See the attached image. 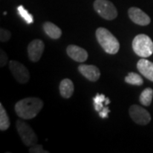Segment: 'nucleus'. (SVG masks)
I'll return each instance as SVG.
<instances>
[{
  "label": "nucleus",
  "mask_w": 153,
  "mask_h": 153,
  "mask_svg": "<svg viewBox=\"0 0 153 153\" xmlns=\"http://www.w3.org/2000/svg\"><path fill=\"white\" fill-rule=\"evenodd\" d=\"M44 107V101L37 97H28L19 100L15 105L16 113L24 120L36 117Z\"/></svg>",
  "instance_id": "nucleus-1"
},
{
  "label": "nucleus",
  "mask_w": 153,
  "mask_h": 153,
  "mask_svg": "<svg viewBox=\"0 0 153 153\" xmlns=\"http://www.w3.org/2000/svg\"><path fill=\"white\" fill-rule=\"evenodd\" d=\"M96 39L105 52L109 55H115L120 49L118 40L112 33L105 27H99L95 33Z\"/></svg>",
  "instance_id": "nucleus-2"
},
{
  "label": "nucleus",
  "mask_w": 153,
  "mask_h": 153,
  "mask_svg": "<svg viewBox=\"0 0 153 153\" xmlns=\"http://www.w3.org/2000/svg\"><path fill=\"white\" fill-rule=\"evenodd\" d=\"M132 48L138 56L147 58L153 54V42L146 34H139L133 39Z\"/></svg>",
  "instance_id": "nucleus-3"
},
{
  "label": "nucleus",
  "mask_w": 153,
  "mask_h": 153,
  "mask_svg": "<svg viewBox=\"0 0 153 153\" xmlns=\"http://www.w3.org/2000/svg\"><path fill=\"white\" fill-rule=\"evenodd\" d=\"M16 126L17 132L22 139V142L24 143V145L26 146L31 147L38 143V135L36 134L35 132L33 131L32 127L29 124L25 123L23 120L18 119L16 121Z\"/></svg>",
  "instance_id": "nucleus-4"
},
{
  "label": "nucleus",
  "mask_w": 153,
  "mask_h": 153,
  "mask_svg": "<svg viewBox=\"0 0 153 153\" xmlns=\"http://www.w3.org/2000/svg\"><path fill=\"white\" fill-rule=\"evenodd\" d=\"M94 9L100 16L107 21H112L117 16V8L108 0H95L94 2Z\"/></svg>",
  "instance_id": "nucleus-5"
},
{
  "label": "nucleus",
  "mask_w": 153,
  "mask_h": 153,
  "mask_svg": "<svg viewBox=\"0 0 153 153\" xmlns=\"http://www.w3.org/2000/svg\"><path fill=\"white\" fill-rule=\"evenodd\" d=\"M9 67L10 70L12 75L14 76L15 79L17 82L25 84L30 80V73L28 71L27 68L23 64L20 63L16 60H10Z\"/></svg>",
  "instance_id": "nucleus-6"
},
{
  "label": "nucleus",
  "mask_w": 153,
  "mask_h": 153,
  "mask_svg": "<svg viewBox=\"0 0 153 153\" xmlns=\"http://www.w3.org/2000/svg\"><path fill=\"white\" fill-rule=\"evenodd\" d=\"M131 119L139 125H147L151 122L152 117L147 110L138 105H133L128 110Z\"/></svg>",
  "instance_id": "nucleus-7"
},
{
  "label": "nucleus",
  "mask_w": 153,
  "mask_h": 153,
  "mask_svg": "<svg viewBox=\"0 0 153 153\" xmlns=\"http://www.w3.org/2000/svg\"><path fill=\"white\" fill-rule=\"evenodd\" d=\"M44 50V43L41 39H34L28 44L27 52L29 60L37 62L41 59Z\"/></svg>",
  "instance_id": "nucleus-8"
},
{
  "label": "nucleus",
  "mask_w": 153,
  "mask_h": 153,
  "mask_svg": "<svg viewBox=\"0 0 153 153\" xmlns=\"http://www.w3.org/2000/svg\"><path fill=\"white\" fill-rule=\"evenodd\" d=\"M128 17L134 23L140 26H147L151 23V18L140 9L131 7L128 10Z\"/></svg>",
  "instance_id": "nucleus-9"
},
{
  "label": "nucleus",
  "mask_w": 153,
  "mask_h": 153,
  "mask_svg": "<svg viewBox=\"0 0 153 153\" xmlns=\"http://www.w3.org/2000/svg\"><path fill=\"white\" fill-rule=\"evenodd\" d=\"M78 71L90 82H96L100 77V71L97 66L94 65L82 64L77 67Z\"/></svg>",
  "instance_id": "nucleus-10"
},
{
  "label": "nucleus",
  "mask_w": 153,
  "mask_h": 153,
  "mask_svg": "<svg viewBox=\"0 0 153 153\" xmlns=\"http://www.w3.org/2000/svg\"><path fill=\"white\" fill-rule=\"evenodd\" d=\"M66 53L68 56L75 61L77 62H83L86 61L88 59V52L84 49H82L76 45H68L66 48Z\"/></svg>",
  "instance_id": "nucleus-11"
},
{
  "label": "nucleus",
  "mask_w": 153,
  "mask_h": 153,
  "mask_svg": "<svg viewBox=\"0 0 153 153\" xmlns=\"http://www.w3.org/2000/svg\"><path fill=\"white\" fill-rule=\"evenodd\" d=\"M137 69L141 75L153 82V62L146 59H141L137 63Z\"/></svg>",
  "instance_id": "nucleus-12"
},
{
  "label": "nucleus",
  "mask_w": 153,
  "mask_h": 153,
  "mask_svg": "<svg viewBox=\"0 0 153 153\" xmlns=\"http://www.w3.org/2000/svg\"><path fill=\"white\" fill-rule=\"evenodd\" d=\"M59 90H60V95L63 98H71V95L73 94V92H74V84L71 79L65 78L60 82Z\"/></svg>",
  "instance_id": "nucleus-13"
},
{
  "label": "nucleus",
  "mask_w": 153,
  "mask_h": 153,
  "mask_svg": "<svg viewBox=\"0 0 153 153\" xmlns=\"http://www.w3.org/2000/svg\"><path fill=\"white\" fill-rule=\"evenodd\" d=\"M43 27H44V33L52 39H59L62 35L61 29L52 22H44Z\"/></svg>",
  "instance_id": "nucleus-14"
},
{
  "label": "nucleus",
  "mask_w": 153,
  "mask_h": 153,
  "mask_svg": "<svg viewBox=\"0 0 153 153\" xmlns=\"http://www.w3.org/2000/svg\"><path fill=\"white\" fill-rule=\"evenodd\" d=\"M10 126V120L4 105L0 104V130L5 131Z\"/></svg>",
  "instance_id": "nucleus-15"
},
{
  "label": "nucleus",
  "mask_w": 153,
  "mask_h": 153,
  "mask_svg": "<svg viewBox=\"0 0 153 153\" xmlns=\"http://www.w3.org/2000/svg\"><path fill=\"white\" fill-rule=\"evenodd\" d=\"M152 99L153 89L151 88H146L143 90L140 95V102L145 106H149L152 104Z\"/></svg>",
  "instance_id": "nucleus-16"
},
{
  "label": "nucleus",
  "mask_w": 153,
  "mask_h": 153,
  "mask_svg": "<svg viewBox=\"0 0 153 153\" xmlns=\"http://www.w3.org/2000/svg\"><path fill=\"white\" fill-rule=\"evenodd\" d=\"M125 82L131 85H135V86H141L143 84V78L140 74L135 73V72H129L124 78Z\"/></svg>",
  "instance_id": "nucleus-17"
},
{
  "label": "nucleus",
  "mask_w": 153,
  "mask_h": 153,
  "mask_svg": "<svg viewBox=\"0 0 153 153\" xmlns=\"http://www.w3.org/2000/svg\"><path fill=\"white\" fill-rule=\"evenodd\" d=\"M105 99H106V97L102 94H97L96 96L93 99L94 106V109H95L96 111L99 112L104 108L103 107V103H105Z\"/></svg>",
  "instance_id": "nucleus-18"
},
{
  "label": "nucleus",
  "mask_w": 153,
  "mask_h": 153,
  "mask_svg": "<svg viewBox=\"0 0 153 153\" xmlns=\"http://www.w3.org/2000/svg\"><path fill=\"white\" fill-rule=\"evenodd\" d=\"M17 10L19 12V14H20V16L26 21V22L27 23V24H32L33 22V18L32 16V15L31 14H29V12H28L24 7L22 5H20L18 8H17Z\"/></svg>",
  "instance_id": "nucleus-19"
},
{
  "label": "nucleus",
  "mask_w": 153,
  "mask_h": 153,
  "mask_svg": "<svg viewBox=\"0 0 153 153\" xmlns=\"http://www.w3.org/2000/svg\"><path fill=\"white\" fill-rule=\"evenodd\" d=\"M11 38V33L5 28H1L0 29V41L3 43L8 42Z\"/></svg>",
  "instance_id": "nucleus-20"
},
{
  "label": "nucleus",
  "mask_w": 153,
  "mask_h": 153,
  "mask_svg": "<svg viewBox=\"0 0 153 153\" xmlns=\"http://www.w3.org/2000/svg\"><path fill=\"white\" fill-rule=\"evenodd\" d=\"M29 152L30 153H48L49 152L45 151L43 146L41 145H34L33 146H31L30 150H29Z\"/></svg>",
  "instance_id": "nucleus-21"
},
{
  "label": "nucleus",
  "mask_w": 153,
  "mask_h": 153,
  "mask_svg": "<svg viewBox=\"0 0 153 153\" xmlns=\"http://www.w3.org/2000/svg\"><path fill=\"white\" fill-rule=\"evenodd\" d=\"M7 62H8V55L4 50L1 49L0 50V66L1 67L5 66Z\"/></svg>",
  "instance_id": "nucleus-22"
},
{
  "label": "nucleus",
  "mask_w": 153,
  "mask_h": 153,
  "mask_svg": "<svg viewBox=\"0 0 153 153\" xmlns=\"http://www.w3.org/2000/svg\"><path fill=\"white\" fill-rule=\"evenodd\" d=\"M110 112V109L107 107V106H105L103 109L101 110L100 111H99V115L100 117L102 118H106L108 117V113Z\"/></svg>",
  "instance_id": "nucleus-23"
},
{
  "label": "nucleus",
  "mask_w": 153,
  "mask_h": 153,
  "mask_svg": "<svg viewBox=\"0 0 153 153\" xmlns=\"http://www.w3.org/2000/svg\"><path fill=\"white\" fill-rule=\"evenodd\" d=\"M110 104V99L108 97H106L105 99V105H108Z\"/></svg>",
  "instance_id": "nucleus-24"
}]
</instances>
